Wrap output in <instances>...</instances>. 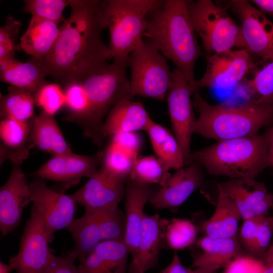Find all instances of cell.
<instances>
[{"label": "cell", "instance_id": "cell-36", "mask_svg": "<svg viewBox=\"0 0 273 273\" xmlns=\"http://www.w3.org/2000/svg\"><path fill=\"white\" fill-rule=\"evenodd\" d=\"M137 158L110 142L102 153V166L116 177L126 180Z\"/></svg>", "mask_w": 273, "mask_h": 273}, {"label": "cell", "instance_id": "cell-25", "mask_svg": "<svg viewBox=\"0 0 273 273\" xmlns=\"http://www.w3.org/2000/svg\"><path fill=\"white\" fill-rule=\"evenodd\" d=\"M27 144L30 149L36 147L53 156L73 153L55 116L42 111L32 121Z\"/></svg>", "mask_w": 273, "mask_h": 273}, {"label": "cell", "instance_id": "cell-6", "mask_svg": "<svg viewBox=\"0 0 273 273\" xmlns=\"http://www.w3.org/2000/svg\"><path fill=\"white\" fill-rule=\"evenodd\" d=\"M127 67L126 63L106 62L80 80L91 108L89 119L83 132L98 146L103 140L101 130L104 118L118 102L126 97H129Z\"/></svg>", "mask_w": 273, "mask_h": 273}, {"label": "cell", "instance_id": "cell-22", "mask_svg": "<svg viewBox=\"0 0 273 273\" xmlns=\"http://www.w3.org/2000/svg\"><path fill=\"white\" fill-rule=\"evenodd\" d=\"M153 121L141 102L126 97L110 111L101 127V134L104 139L122 132L146 131Z\"/></svg>", "mask_w": 273, "mask_h": 273}, {"label": "cell", "instance_id": "cell-20", "mask_svg": "<svg viewBox=\"0 0 273 273\" xmlns=\"http://www.w3.org/2000/svg\"><path fill=\"white\" fill-rule=\"evenodd\" d=\"M160 186L147 185L132 181L129 177L125 183L124 242L132 256L139 243L145 206L154 197Z\"/></svg>", "mask_w": 273, "mask_h": 273}, {"label": "cell", "instance_id": "cell-43", "mask_svg": "<svg viewBox=\"0 0 273 273\" xmlns=\"http://www.w3.org/2000/svg\"><path fill=\"white\" fill-rule=\"evenodd\" d=\"M259 216L244 220L237 235L240 244L248 255L252 251Z\"/></svg>", "mask_w": 273, "mask_h": 273}, {"label": "cell", "instance_id": "cell-13", "mask_svg": "<svg viewBox=\"0 0 273 273\" xmlns=\"http://www.w3.org/2000/svg\"><path fill=\"white\" fill-rule=\"evenodd\" d=\"M29 185L31 202L44 221L51 243L55 233L67 229L75 219L77 202L72 195L49 188L44 179H36Z\"/></svg>", "mask_w": 273, "mask_h": 273}, {"label": "cell", "instance_id": "cell-10", "mask_svg": "<svg viewBox=\"0 0 273 273\" xmlns=\"http://www.w3.org/2000/svg\"><path fill=\"white\" fill-rule=\"evenodd\" d=\"M196 92L184 74L175 68L171 71L167 102L173 133L184 154L185 164L191 160V142L196 118L192 95Z\"/></svg>", "mask_w": 273, "mask_h": 273}, {"label": "cell", "instance_id": "cell-42", "mask_svg": "<svg viewBox=\"0 0 273 273\" xmlns=\"http://www.w3.org/2000/svg\"><path fill=\"white\" fill-rule=\"evenodd\" d=\"M76 258L68 252L67 254L54 255L50 263L42 273H79L74 261Z\"/></svg>", "mask_w": 273, "mask_h": 273}, {"label": "cell", "instance_id": "cell-33", "mask_svg": "<svg viewBox=\"0 0 273 273\" xmlns=\"http://www.w3.org/2000/svg\"><path fill=\"white\" fill-rule=\"evenodd\" d=\"M170 169L154 156L138 157L129 178L135 182L163 186L171 176Z\"/></svg>", "mask_w": 273, "mask_h": 273}, {"label": "cell", "instance_id": "cell-47", "mask_svg": "<svg viewBox=\"0 0 273 273\" xmlns=\"http://www.w3.org/2000/svg\"><path fill=\"white\" fill-rule=\"evenodd\" d=\"M267 132L268 135V154L271 166V163H273V128Z\"/></svg>", "mask_w": 273, "mask_h": 273}, {"label": "cell", "instance_id": "cell-37", "mask_svg": "<svg viewBox=\"0 0 273 273\" xmlns=\"http://www.w3.org/2000/svg\"><path fill=\"white\" fill-rule=\"evenodd\" d=\"M23 10L32 17L56 22L63 23L65 9L69 6V0H25Z\"/></svg>", "mask_w": 273, "mask_h": 273}, {"label": "cell", "instance_id": "cell-34", "mask_svg": "<svg viewBox=\"0 0 273 273\" xmlns=\"http://www.w3.org/2000/svg\"><path fill=\"white\" fill-rule=\"evenodd\" d=\"M259 67L256 65L253 70L254 75L247 81V87L253 95L251 101L260 104L273 103V57L260 60Z\"/></svg>", "mask_w": 273, "mask_h": 273}, {"label": "cell", "instance_id": "cell-28", "mask_svg": "<svg viewBox=\"0 0 273 273\" xmlns=\"http://www.w3.org/2000/svg\"><path fill=\"white\" fill-rule=\"evenodd\" d=\"M215 209L212 216L204 221L201 230L205 236L215 238L237 236L241 216L236 206L218 184Z\"/></svg>", "mask_w": 273, "mask_h": 273}, {"label": "cell", "instance_id": "cell-24", "mask_svg": "<svg viewBox=\"0 0 273 273\" xmlns=\"http://www.w3.org/2000/svg\"><path fill=\"white\" fill-rule=\"evenodd\" d=\"M58 24L32 16L27 28L20 37L21 50L36 63L45 60L51 54L59 37L60 27Z\"/></svg>", "mask_w": 273, "mask_h": 273}, {"label": "cell", "instance_id": "cell-23", "mask_svg": "<svg viewBox=\"0 0 273 273\" xmlns=\"http://www.w3.org/2000/svg\"><path fill=\"white\" fill-rule=\"evenodd\" d=\"M129 254L123 240L104 241L79 261V273H127Z\"/></svg>", "mask_w": 273, "mask_h": 273}, {"label": "cell", "instance_id": "cell-29", "mask_svg": "<svg viewBox=\"0 0 273 273\" xmlns=\"http://www.w3.org/2000/svg\"><path fill=\"white\" fill-rule=\"evenodd\" d=\"M41 68L30 58L23 62L14 59L0 61L1 81L34 95L47 82Z\"/></svg>", "mask_w": 273, "mask_h": 273}, {"label": "cell", "instance_id": "cell-30", "mask_svg": "<svg viewBox=\"0 0 273 273\" xmlns=\"http://www.w3.org/2000/svg\"><path fill=\"white\" fill-rule=\"evenodd\" d=\"M146 131L148 134L156 157L170 170H177L184 166V154L173 133L154 121Z\"/></svg>", "mask_w": 273, "mask_h": 273}, {"label": "cell", "instance_id": "cell-3", "mask_svg": "<svg viewBox=\"0 0 273 273\" xmlns=\"http://www.w3.org/2000/svg\"><path fill=\"white\" fill-rule=\"evenodd\" d=\"M191 160L212 175L255 178L270 166L268 132L217 141L191 153Z\"/></svg>", "mask_w": 273, "mask_h": 273}, {"label": "cell", "instance_id": "cell-11", "mask_svg": "<svg viewBox=\"0 0 273 273\" xmlns=\"http://www.w3.org/2000/svg\"><path fill=\"white\" fill-rule=\"evenodd\" d=\"M44 221L34 205L22 234L18 253L9 260L17 273H42L54 255Z\"/></svg>", "mask_w": 273, "mask_h": 273}, {"label": "cell", "instance_id": "cell-16", "mask_svg": "<svg viewBox=\"0 0 273 273\" xmlns=\"http://www.w3.org/2000/svg\"><path fill=\"white\" fill-rule=\"evenodd\" d=\"M101 163L102 153L91 156L73 153L54 156L32 174L59 182L68 188L78 183L83 177H90Z\"/></svg>", "mask_w": 273, "mask_h": 273}, {"label": "cell", "instance_id": "cell-14", "mask_svg": "<svg viewBox=\"0 0 273 273\" xmlns=\"http://www.w3.org/2000/svg\"><path fill=\"white\" fill-rule=\"evenodd\" d=\"M227 7L239 18L245 49L261 60L273 57L272 23L250 1H231Z\"/></svg>", "mask_w": 273, "mask_h": 273}, {"label": "cell", "instance_id": "cell-31", "mask_svg": "<svg viewBox=\"0 0 273 273\" xmlns=\"http://www.w3.org/2000/svg\"><path fill=\"white\" fill-rule=\"evenodd\" d=\"M35 105L33 94L10 85L8 94L1 98V119L9 118L31 122L35 116Z\"/></svg>", "mask_w": 273, "mask_h": 273}, {"label": "cell", "instance_id": "cell-51", "mask_svg": "<svg viewBox=\"0 0 273 273\" xmlns=\"http://www.w3.org/2000/svg\"><path fill=\"white\" fill-rule=\"evenodd\" d=\"M271 209L272 210V211H273V206H272V207ZM272 217H273V215H272Z\"/></svg>", "mask_w": 273, "mask_h": 273}, {"label": "cell", "instance_id": "cell-1", "mask_svg": "<svg viewBox=\"0 0 273 273\" xmlns=\"http://www.w3.org/2000/svg\"><path fill=\"white\" fill-rule=\"evenodd\" d=\"M69 1L70 14L60 26V34L51 54L43 61L36 63L46 76L63 87L81 80L110 59L108 46L102 39V32L106 29L102 1Z\"/></svg>", "mask_w": 273, "mask_h": 273}, {"label": "cell", "instance_id": "cell-32", "mask_svg": "<svg viewBox=\"0 0 273 273\" xmlns=\"http://www.w3.org/2000/svg\"><path fill=\"white\" fill-rule=\"evenodd\" d=\"M65 107L68 115L64 119L78 123L82 129L87 124L90 115L91 108L86 93L81 81H73L64 87Z\"/></svg>", "mask_w": 273, "mask_h": 273}, {"label": "cell", "instance_id": "cell-50", "mask_svg": "<svg viewBox=\"0 0 273 273\" xmlns=\"http://www.w3.org/2000/svg\"><path fill=\"white\" fill-rule=\"evenodd\" d=\"M271 166H272V167H273V163H271Z\"/></svg>", "mask_w": 273, "mask_h": 273}, {"label": "cell", "instance_id": "cell-40", "mask_svg": "<svg viewBox=\"0 0 273 273\" xmlns=\"http://www.w3.org/2000/svg\"><path fill=\"white\" fill-rule=\"evenodd\" d=\"M272 235V216H259L254 242L250 255L263 262L271 243Z\"/></svg>", "mask_w": 273, "mask_h": 273}, {"label": "cell", "instance_id": "cell-19", "mask_svg": "<svg viewBox=\"0 0 273 273\" xmlns=\"http://www.w3.org/2000/svg\"><path fill=\"white\" fill-rule=\"evenodd\" d=\"M203 183L201 165L197 162L178 169L161 186L150 202L157 209L176 207Z\"/></svg>", "mask_w": 273, "mask_h": 273}, {"label": "cell", "instance_id": "cell-35", "mask_svg": "<svg viewBox=\"0 0 273 273\" xmlns=\"http://www.w3.org/2000/svg\"><path fill=\"white\" fill-rule=\"evenodd\" d=\"M164 240L168 248L183 250L195 244L197 239V229L191 221L173 218L164 219Z\"/></svg>", "mask_w": 273, "mask_h": 273}, {"label": "cell", "instance_id": "cell-48", "mask_svg": "<svg viewBox=\"0 0 273 273\" xmlns=\"http://www.w3.org/2000/svg\"><path fill=\"white\" fill-rule=\"evenodd\" d=\"M15 270L14 267L11 263L8 264L0 262V273H10Z\"/></svg>", "mask_w": 273, "mask_h": 273}, {"label": "cell", "instance_id": "cell-17", "mask_svg": "<svg viewBox=\"0 0 273 273\" xmlns=\"http://www.w3.org/2000/svg\"><path fill=\"white\" fill-rule=\"evenodd\" d=\"M233 201L243 220L267 215L273 206V194L255 178L231 179L218 183Z\"/></svg>", "mask_w": 273, "mask_h": 273}, {"label": "cell", "instance_id": "cell-2", "mask_svg": "<svg viewBox=\"0 0 273 273\" xmlns=\"http://www.w3.org/2000/svg\"><path fill=\"white\" fill-rule=\"evenodd\" d=\"M188 1L163 0L148 17L144 38L175 65L194 88V67L201 52Z\"/></svg>", "mask_w": 273, "mask_h": 273}, {"label": "cell", "instance_id": "cell-44", "mask_svg": "<svg viewBox=\"0 0 273 273\" xmlns=\"http://www.w3.org/2000/svg\"><path fill=\"white\" fill-rule=\"evenodd\" d=\"M192 269L184 266L176 253L173 256L170 264L163 269L160 273H191Z\"/></svg>", "mask_w": 273, "mask_h": 273}, {"label": "cell", "instance_id": "cell-45", "mask_svg": "<svg viewBox=\"0 0 273 273\" xmlns=\"http://www.w3.org/2000/svg\"><path fill=\"white\" fill-rule=\"evenodd\" d=\"M250 2L257 6L262 13L273 18V0H252Z\"/></svg>", "mask_w": 273, "mask_h": 273}, {"label": "cell", "instance_id": "cell-26", "mask_svg": "<svg viewBox=\"0 0 273 273\" xmlns=\"http://www.w3.org/2000/svg\"><path fill=\"white\" fill-rule=\"evenodd\" d=\"M32 121L24 122L9 118L1 119V164L9 159L14 165H20L28 157L30 149L27 144Z\"/></svg>", "mask_w": 273, "mask_h": 273}, {"label": "cell", "instance_id": "cell-5", "mask_svg": "<svg viewBox=\"0 0 273 273\" xmlns=\"http://www.w3.org/2000/svg\"><path fill=\"white\" fill-rule=\"evenodd\" d=\"M163 0H106L102 12L110 33V59L126 63L129 55L144 39L148 17Z\"/></svg>", "mask_w": 273, "mask_h": 273}, {"label": "cell", "instance_id": "cell-18", "mask_svg": "<svg viewBox=\"0 0 273 273\" xmlns=\"http://www.w3.org/2000/svg\"><path fill=\"white\" fill-rule=\"evenodd\" d=\"M29 184L20 166L14 165L0 188V230L3 236L17 227L24 208L31 202Z\"/></svg>", "mask_w": 273, "mask_h": 273}, {"label": "cell", "instance_id": "cell-8", "mask_svg": "<svg viewBox=\"0 0 273 273\" xmlns=\"http://www.w3.org/2000/svg\"><path fill=\"white\" fill-rule=\"evenodd\" d=\"M129 97L134 96L162 100L171 81V71L166 58L148 39H144L129 55Z\"/></svg>", "mask_w": 273, "mask_h": 273}, {"label": "cell", "instance_id": "cell-39", "mask_svg": "<svg viewBox=\"0 0 273 273\" xmlns=\"http://www.w3.org/2000/svg\"><path fill=\"white\" fill-rule=\"evenodd\" d=\"M20 21L8 15L5 25L0 28V61L14 59L15 53L21 51L16 40L21 27Z\"/></svg>", "mask_w": 273, "mask_h": 273}, {"label": "cell", "instance_id": "cell-38", "mask_svg": "<svg viewBox=\"0 0 273 273\" xmlns=\"http://www.w3.org/2000/svg\"><path fill=\"white\" fill-rule=\"evenodd\" d=\"M33 97L35 104L41 109V111L49 115L55 116L61 108L65 107L64 88L56 82H47L37 90Z\"/></svg>", "mask_w": 273, "mask_h": 273}, {"label": "cell", "instance_id": "cell-46", "mask_svg": "<svg viewBox=\"0 0 273 273\" xmlns=\"http://www.w3.org/2000/svg\"><path fill=\"white\" fill-rule=\"evenodd\" d=\"M219 268L213 266H201L194 270L191 273H213Z\"/></svg>", "mask_w": 273, "mask_h": 273}, {"label": "cell", "instance_id": "cell-4", "mask_svg": "<svg viewBox=\"0 0 273 273\" xmlns=\"http://www.w3.org/2000/svg\"><path fill=\"white\" fill-rule=\"evenodd\" d=\"M194 95L193 105L199 116L193 132L205 138L218 141L253 135L263 126L273 123V103L250 100L237 106L211 104L198 91Z\"/></svg>", "mask_w": 273, "mask_h": 273}, {"label": "cell", "instance_id": "cell-49", "mask_svg": "<svg viewBox=\"0 0 273 273\" xmlns=\"http://www.w3.org/2000/svg\"><path fill=\"white\" fill-rule=\"evenodd\" d=\"M265 256L268 257L273 261V242L269 246Z\"/></svg>", "mask_w": 273, "mask_h": 273}, {"label": "cell", "instance_id": "cell-27", "mask_svg": "<svg viewBox=\"0 0 273 273\" xmlns=\"http://www.w3.org/2000/svg\"><path fill=\"white\" fill-rule=\"evenodd\" d=\"M202 252L194 259L192 267L213 266L220 268L246 252L237 236L215 238L207 236L197 239L194 244Z\"/></svg>", "mask_w": 273, "mask_h": 273}, {"label": "cell", "instance_id": "cell-12", "mask_svg": "<svg viewBox=\"0 0 273 273\" xmlns=\"http://www.w3.org/2000/svg\"><path fill=\"white\" fill-rule=\"evenodd\" d=\"M206 62L204 75L194 85L196 92L203 87L231 89L256 66L252 55L244 49L207 54Z\"/></svg>", "mask_w": 273, "mask_h": 273}, {"label": "cell", "instance_id": "cell-15", "mask_svg": "<svg viewBox=\"0 0 273 273\" xmlns=\"http://www.w3.org/2000/svg\"><path fill=\"white\" fill-rule=\"evenodd\" d=\"M126 181L101 166L71 195L85 210L116 208L125 197Z\"/></svg>", "mask_w": 273, "mask_h": 273}, {"label": "cell", "instance_id": "cell-7", "mask_svg": "<svg viewBox=\"0 0 273 273\" xmlns=\"http://www.w3.org/2000/svg\"><path fill=\"white\" fill-rule=\"evenodd\" d=\"M188 4L194 29L207 54L235 47L246 49L240 26L229 15L226 8L210 0L188 1Z\"/></svg>", "mask_w": 273, "mask_h": 273}, {"label": "cell", "instance_id": "cell-9", "mask_svg": "<svg viewBox=\"0 0 273 273\" xmlns=\"http://www.w3.org/2000/svg\"><path fill=\"white\" fill-rule=\"evenodd\" d=\"M74 242L68 252L79 261L101 243L124 240L125 215L118 207L100 210H86L81 217L74 219L66 229Z\"/></svg>", "mask_w": 273, "mask_h": 273}, {"label": "cell", "instance_id": "cell-21", "mask_svg": "<svg viewBox=\"0 0 273 273\" xmlns=\"http://www.w3.org/2000/svg\"><path fill=\"white\" fill-rule=\"evenodd\" d=\"M164 220L158 212L153 215L145 213L138 247L132 256L127 273H146L157 266L164 242Z\"/></svg>", "mask_w": 273, "mask_h": 273}, {"label": "cell", "instance_id": "cell-41", "mask_svg": "<svg viewBox=\"0 0 273 273\" xmlns=\"http://www.w3.org/2000/svg\"><path fill=\"white\" fill-rule=\"evenodd\" d=\"M110 142L136 157L143 146V140L137 131L116 133L111 136Z\"/></svg>", "mask_w": 273, "mask_h": 273}]
</instances>
